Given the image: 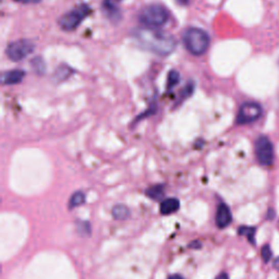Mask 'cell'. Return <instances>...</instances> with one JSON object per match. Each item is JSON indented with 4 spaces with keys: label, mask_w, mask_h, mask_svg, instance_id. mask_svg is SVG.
<instances>
[{
    "label": "cell",
    "mask_w": 279,
    "mask_h": 279,
    "mask_svg": "<svg viewBox=\"0 0 279 279\" xmlns=\"http://www.w3.org/2000/svg\"><path fill=\"white\" fill-rule=\"evenodd\" d=\"M131 35L140 47L161 57L169 56L177 47L174 36L154 28H137L132 31Z\"/></svg>",
    "instance_id": "1"
},
{
    "label": "cell",
    "mask_w": 279,
    "mask_h": 279,
    "mask_svg": "<svg viewBox=\"0 0 279 279\" xmlns=\"http://www.w3.org/2000/svg\"><path fill=\"white\" fill-rule=\"evenodd\" d=\"M182 42L189 53L194 56H201L207 52L211 38L202 29L188 28L182 32Z\"/></svg>",
    "instance_id": "2"
},
{
    "label": "cell",
    "mask_w": 279,
    "mask_h": 279,
    "mask_svg": "<svg viewBox=\"0 0 279 279\" xmlns=\"http://www.w3.org/2000/svg\"><path fill=\"white\" fill-rule=\"evenodd\" d=\"M138 22L146 28H159L169 20V11L161 5L154 4L144 7L137 15Z\"/></svg>",
    "instance_id": "3"
},
{
    "label": "cell",
    "mask_w": 279,
    "mask_h": 279,
    "mask_svg": "<svg viewBox=\"0 0 279 279\" xmlns=\"http://www.w3.org/2000/svg\"><path fill=\"white\" fill-rule=\"evenodd\" d=\"M91 7L86 4H82L60 16L58 21L59 27L65 32L76 30L91 14Z\"/></svg>",
    "instance_id": "4"
},
{
    "label": "cell",
    "mask_w": 279,
    "mask_h": 279,
    "mask_svg": "<svg viewBox=\"0 0 279 279\" xmlns=\"http://www.w3.org/2000/svg\"><path fill=\"white\" fill-rule=\"evenodd\" d=\"M35 49V45L29 39H18L6 48V55L10 60L16 62L26 59Z\"/></svg>",
    "instance_id": "5"
},
{
    "label": "cell",
    "mask_w": 279,
    "mask_h": 279,
    "mask_svg": "<svg viewBox=\"0 0 279 279\" xmlns=\"http://www.w3.org/2000/svg\"><path fill=\"white\" fill-rule=\"evenodd\" d=\"M261 105L254 102H247L241 105V107L238 111L237 124L238 125H248L257 121L262 114Z\"/></svg>",
    "instance_id": "6"
},
{
    "label": "cell",
    "mask_w": 279,
    "mask_h": 279,
    "mask_svg": "<svg viewBox=\"0 0 279 279\" xmlns=\"http://www.w3.org/2000/svg\"><path fill=\"white\" fill-rule=\"evenodd\" d=\"M255 154L261 165L269 166L274 161V147L269 138L262 135L255 141Z\"/></svg>",
    "instance_id": "7"
},
{
    "label": "cell",
    "mask_w": 279,
    "mask_h": 279,
    "mask_svg": "<svg viewBox=\"0 0 279 279\" xmlns=\"http://www.w3.org/2000/svg\"><path fill=\"white\" fill-rule=\"evenodd\" d=\"M232 220V215L230 208H229L226 204L221 203L218 205L216 212V225L218 228L223 229L230 225Z\"/></svg>",
    "instance_id": "8"
},
{
    "label": "cell",
    "mask_w": 279,
    "mask_h": 279,
    "mask_svg": "<svg viewBox=\"0 0 279 279\" xmlns=\"http://www.w3.org/2000/svg\"><path fill=\"white\" fill-rule=\"evenodd\" d=\"M26 77V72L21 69H13L10 71L4 72L2 76V82L5 85H14L18 84Z\"/></svg>",
    "instance_id": "9"
},
{
    "label": "cell",
    "mask_w": 279,
    "mask_h": 279,
    "mask_svg": "<svg viewBox=\"0 0 279 279\" xmlns=\"http://www.w3.org/2000/svg\"><path fill=\"white\" fill-rule=\"evenodd\" d=\"M180 207V202L178 199H166L160 204V213L162 215H170L172 213H176Z\"/></svg>",
    "instance_id": "10"
},
{
    "label": "cell",
    "mask_w": 279,
    "mask_h": 279,
    "mask_svg": "<svg viewBox=\"0 0 279 279\" xmlns=\"http://www.w3.org/2000/svg\"><path fill=\"white\" fill-rule=\"evenodd\" d=\"M111 213H112V217L116 220H126L131 215V212H130L129 207L126 206V205H124V204L114 205Z\"/></svg>",
    "instance_id": "11"
},
{
    "label": "cell",
    "mask_w": 279,
    "mask_h": 279,
    "mask_svg": "<svg viewBox=\"0 0 279 279\" xmlns=\"http://www.w3.org/2000/svg\"><path fill=\"white\" fill-rule=\"evenodd\" d=\"M194 82L193 81H189L188 83L185 84V86L183 87V89L181 92L179 93V96H178V101H177V104L176 106L182 104L185 100H188L189 97H190L193 92H194Z\"/></svg>",
    "instance_id": "12"
},
{
    "label": "cell",
    "mask_w": 279,
    "mask_h": 279,
    "mask_svg": "<svg viewBox=\"0 0 279 279\" xmlns=\"http://www.w3.org/2000/svg\"><path fill=\"white\" fill-rule=\"evenodd\" d=\"M73 72L75 71H73V69H71L69 65L61 64V65H59L58 68H57V70L55 72V79L58 82L64 81V80H67Z\"/></svg>",
    "instance_id": "13"
},
{
    "label": "cell",
    "mask_w": 279,
    "mask_h": 279,
    "mask_svg": "<svg viewBox=\"0 0 279 279\" xmlns=\"http://www.w3.org/2000/svg\"><path fill=\"white\" fill-rule=\"evenodd\" d=\"M85 203V194L82 191H78L76 193H73L71 199L69 201V208L73 210L76 207L81 206V205H83Z\"/></svg>",
    "instance_id": "14"
},
{
    "label": "cell",
    "mask_w": 279,
    "mask_h": 279,
    "mask_svg": "<svg viewBox=\"0 0 279 279\" xmlns=\"http://www.w3.org/2000/svg\"><path fill=\"white\" fill-rule=\"evenodd\" d=\"M31 65L34 72H36L39 76L44 75L46 72V63L42 57H35V58H33L31 61Z\"/></svg>",
    "instance_id": "15"
},
{
    "label": "cell",
    "mask_w": 279,
    "mask_h": 279,
    "mask_svg": "<svg viewBox=\"0 0 279 279\" xmlns=\"http://www.w3.org/2000/svg\"><path fill=\"white\" fill-rule=\"evenodd\" d=\"M180 73L177 70H171L167 76V91H171L180 82Z\"/></svg>",
    "instance_id": "16"
},
{
    "label": "cell",
    "mask_w": 279,
    "mask_h": 279,
    "mask_svg": "<svg viewBox=\"0 0 279 279\" xmlns=\"http://www.w3.org/2000/svg\"><path fill=\"white\" fill-rule=\"evenodd\" d=\"M238 234H239L240 236H245L252 244H255V241H254L255 240V228L241 226L239 229H238Z\"/></svg>",
    "instance_id": "17"
},
{
    "label": "cell",
    "mask_w": 279,
    "mask_h": 279,
    "mask_svg": "<svg viewBox=\"0 0 279 279\" xmlns=\"http://www.w3.org/2000/svg\"><path fill=\"white\" fill-rule=\"evenodd\" d=\"M146 195L153 200H159L164 196V188L162 185H154L147 189Z\"/></svg>",
    "instance_id": "18"
},
{
    "label": "cell",
    "mask_w": 279,
    "mask_h": 279,
    "mask_svg": "<svg viewBox=\"0 0 279 279\" xmlns=\"http://www.w3.org/2000/svg\"><path fill=\"white\" fill-rule=\"evenodd\" d=\"M78 227V232L83 234L84 236H87L91 234V225H89L88 221H80L77 224Z\"/></svg>",
    "instance_id": "19"
},
{
    "label": "cell",
    "mask_w": 279,
    "mask_h": 279,
    "mask_svg": "<svg viewBox=\"0 0 279 279\" xmlns=\"http://www.w3.org/2000/svg\"><path fill=\"white\" fill-rule=\"evenodd\" d=\"M121 2V0H104V8L108 11H114L117 9L116 6Z\"/></svg>",
    "instance_id": "20"
},
{
    "label": "cell",
    "mask_w": 279,
    "mask_h": 279,
    "mask_svg": "<svg viewBox=\"0 0 279 279\" xmlns=\"http://www.w3.org/2000/svg\"><path fill=\"white\" fill-rule=\"evenodd\" d=\"M261 254H262V259H263L265 263H268L270 258H272V250H270V247L268 244L264 245V247L262 248Z\"/></svg>",
    "instance_id": "21"
},
{
    "label": "cell",
    "mask_w": 279,
    "mask_h": 279,
    "mask_svg": "<svg viewBox=\"0 0 279 279\" xmlns=\"http://www.w3.org/2000/svg\"><path fill=\"white\" fill-rule=\"evenodd\" d=\"M15 3H20V4H26V5H31V4H39L42 0H13Z\"/></svg>",
    "instance_id": "22"
},
{
    "label": "cell",
    "mask_w": 279,
    "mask_h": 279,
    "mask_svg": "<svg viewBox=\"0 0 279 279\" xmlns=\"http://www.w3.org/2000/svg\"><path fill=\"white\" fill-rule=\"evenodd\" d=\"M274 217H275V212H274V210L269 208V210H268V212H267L266 218H267L268 220H272V219H274Z\"/></svg>",
    "instance_id": "23"
},
{
    "label": "cell",
    "mask_w": 279,
    "mask_h": 279,
    "mask_svg": "<svg viewBox=\"0 0 279 279\" xmlns=\"http://www.w3.org/2000/svg\"><path fill=\"white\" fill-rule=\"evenodd\" d=\"M168 279H184V278H183L182 276H180V275L176 274V275H171V276H169Z\"/></svg>",
    "instance_id": "24"
},
{
    "label": "cell",
    "mask_w": 279,
    "mask_h": 279,
    "mask_svg": "<svg viewBox=\"0 0 279 279\" xmlns=\"http://www.w3.org/2000/svg\"><path fill=\"white\" fill-rule=\"evenodd\" d=\"M216 279H229V277L226 273H223V274H220Z\"/></svg>",
    "instance_id": "25"
},
{
    "label": "cell",
    "mask_w": 279,
    "mask_h": 279,
    "mask_svg": "<svg viewBox=\"0 0 279 279\" xmlns=\"http://www.w3.org/2000/svg\"><path fill=\"white\" fill-rule=\"evenodd\" d=\"M189 2H190V0H177V3H179L180 5H183V6L188 5Z\"/></svg>",
    "instance_id": "26"
},
{
    "label": "cell",
    "mask_w": 279,
    "mask_h": 279,
    "mask_svg": "<svg viewBox=\"0 0 279 279\" xmlns=\"http://www.w3.org/2000/svg\"><path fill=\"white\" fill-rule=\"evenodd\" d=\"M274 267L277 268V269H279V258H277V259L275 260V262H274Z\"/></svg>",
    "instance_id": "27"
}]
</instances>
